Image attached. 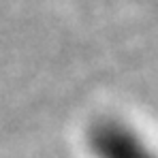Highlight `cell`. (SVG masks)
I'll use <instances>...</instances> for the list:
<instances>
[{
  "label": "cell",
  "instance_id": "cell-1",
  "mask_svg": "<svg viewBox=\"0 0 158 158\" xmlns=\"http://www.w3.org/2000/svg\"><path fill=\"white\" fill-rule=\"evenodd\" d=\"M92 145L98 158H150L137 137L118 124H101L92 132Z\"/></svg>",
  "mask_w": 158,
  "mask_h": 158
}]
</instances>
